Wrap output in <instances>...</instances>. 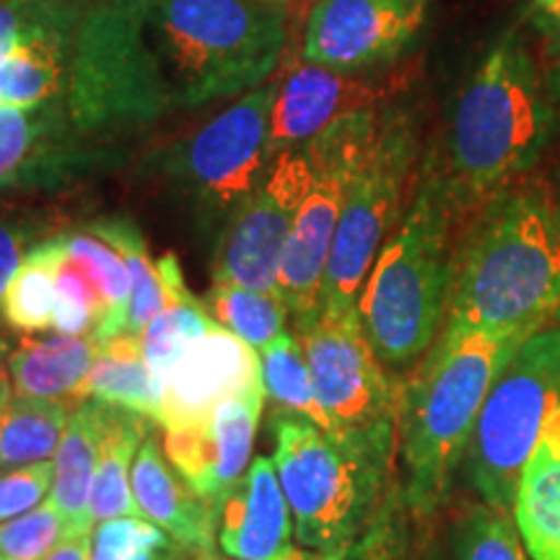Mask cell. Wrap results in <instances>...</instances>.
I'll return each mask as SVG.
<instances>
[{
    "mask_svg": "<svg viewBox=\"0 0 560 560\" xmlns=\"http://www.w3.org/2000/svg\"><path fill=\"white\" fill-rule=\"evenodd\" d=\"M560 317V221L542 177L516 179L462 226L446 322L527 340Z\"/></svg>",
    "mask_w": 560,
    "mask_h": 560,
    "instance_id": "obj_1",
    "label": "cell"
},
{
    "mask_svg": "<svg viewBox=\"0 0 560 560\" xmlns=\"http://www.w3.org/2000/svg\"><path fill=\"white\" fill-rule=\"evenodd\" d=\"M558 122L548 81L524 39L506 32L454 94L439 149L423 161L470 219L490 195L527 177Z\"/></svg>",
    "mask_w": 560,
    "mask_h": 560,
    "instance_id": "obj_2",
    "label": "cell"
},
{
    "mask_svg": "<svg viewBox=\"0 0 560 560\" xmlns=\"http://www.w3.org/2000/svg\"><path fill=\"white\" fill-rule=\"evenodd\" d=\"M520 342L446 322L423 361L402 380L397 478L405 503L420 520L431 522L450 501L482 402Z\"/></svg>",
    "mask_w": 560,
    "mask_h": 560,
    "instance_id": "obj_3",
    "label": "cell"
},
{
    "mask_svg": "<svg viewBox=\"0 0 560 560\" xmlns=\"http://www.w3.org/2000/svg\"><path fill=\"white\" fill-rule=\"evenodd\" d=\"M462 210L429 164L389 234L359 299L363 332L395 376H408L444 330L450 314Z\"/></svg>",
    "mask_w": 560,
    "mask_h": 560,
    "instance_id": "obj_4",
    "label": "cell"
},
{
    "mask_svg": "<svg viewBox=\"0 0 560 560\" xmlns=\"http://www.w3.org/2000/svg\"><path fill=\"white\" fill-rule=\"evenodd\" d=\"M138 21L172 112L268 83L289 39L285 5L265 0H143Z\"/></svg>",
    "mask_w": 560,
    "mask_h": 560,
    "instance_id": "obj_5",
    "label": "cell"
},
{
    "mask_svg": "<svg viewBox=\"0 0 560 560\" xmlns=\"http://www.w3.org/2000/svg\"><path fill=\"white\" fill-rule=\"evenodd\" d=\"M270 431L272 462L299 545L322 560H348L400 486L397 467L285 410L272 412Z\"/></svg>",
    "mask_w": 560,
    "mask_h": 560,
    "instance_id": "obj_6",
    "label": "cell"
},
{
    "mask_svg": "<svg viewBox=\"0 0 560 560\" xmlns=\"http://www.w3.org/2000/svg\"><path fill=\"white\" fill-rule=\"evenodd\" d=\"M420 130L423 122L412 104L392 100L380 109L376 132L342 202L319 314L359 312L363 283L416 192L423 164Z\"/></svg>",
    "mask_w": 560,
    "mask_h": 560,
    "instance_id": "obj_7",
    "label": "cell"
},
{
    "mask_svg": "<svg viewBox=\"0 0 560 560\" xmlns=\"http://www.w3.org/2000/svg\"><path fill=\"white\" fill-rule=\"evenodd\" d=\"M70 130L86 143L138 132L170 115L136 5H81L60 100Z\"/></svg>",
    "mask_w": 560,
    "mask_h": 560,
    "instance_id": "obj_8",
    "label": "cell"
},
{
    "mask_svg": "<svg viewBox=\"0 0 560 560\" xmlns=\"http://www.w3.org/2000/svg\"><path fill=\"white\" fill-rule=\"evenodd\" d=\"M556 408L560 327H545L516 346L482 402L459 470L478 501L514 516L524 465Z\"/></svg>",
    "mask_w": 560,
    "mask_h": 560,
    "instance_id": "obj_9",
    "label": "cell"
},
{
    "mask_svg": "<svg viewBox=\"0 0 560 560\" xmlns=\"http://www.w3.org/2000/svg\"><path fill=\"white\" fill-rule=\"evenodd\" d=\"M310 363L327 433L382 465L397 467L402 376L374 353L361 314H319L296 332Z\"/></svg>",
    "mask_w": 560,
    "mask_h": 560,
    "instance_id": "obj_10",
    "label": "cell"
},
{
    "mask_svg": "<svg viewBox=\"0 0 560 560\" xmlns=\"http://www.w3.org/2000/svg\"><path fill=\"white\" fill-rule=\"evenodd\" d=\"M278 83L268 81L240 96L221 115L195 128L159 159L182 198L200 219L223 221L249 198L272 166L270 115Z\"/></svg>",
    "mask_w": 560,
    "mask_h": 560,
    "instance_id": "obj_11",
    "label": "cell"
},
{
    "mask_svg": "<svg viewBox=\"0 0 560 560\" xmlns=\"http://www.w3.org/2000/svg\"><path fill=\"white\" fill-rule=\"evenodd\" d=\"M380 109H361L342 117L306 143L314 179L296 210L278 276V293L291 312L293 332L304 330L319 317L322 283L330 262L342 202L374 138Z\"/></svg>",
    "mask_w": 560,
    "mask_h": 560,
    "instance_id": "obj_12",
    "label": "cell"
},
{
    "mask_svg": "<svg viewBox=\"0 0 560 560\" xmlns=\"http://www.w3.org/2000/svg\"><path fill=\"white\" fill-rule=\"evenodd\" d=\"M312 179L314 166L306 145L276 156L262 185L223 221L210 262L213 283L278 293L285 242Z\"/></svg>",
    "mask_w": 560,
    "mask_h": 560,
    "instance_id": "obj_13",
    "label": "cell"
},
{
    "mask_svg": "<svg viewBox=\"0 0 560 560\" xmlns=\"http://www.w3.org/2000/svg\"><path fill=\"white\" fill-rule=\"evenodd\" d=\"M431 0H314L301 60L346 73L395 66L423 32Z\"/></svg>",
    "mask_w": 560,
    "mask_h": 560,
    "instance_id": "obj_14",
    "label": "cell"
},
{
    "mask_svg": "<svg viewBox=\"0 0 560 560\" xmlns=\"http://www.w3.org/2000/svg\"><path fill=\"white\" fill-rule=\"evenodd\" d=\"M265 397L262 382H257L229 395L206 418L164 429L166 459L215 514L247 470Z\"/></svg>",
    "mask_w": 560,
    "mask_h": 560,
    "instance_id": "obj_15",
    "label": "cell"
},
{
    "mask_svg": "<svg viewBox=\"0 0 560 560\" xmlns=\"http://www.w3.org/2000/svg\"><path fill=\"white\" fill-rule=\"evenodd\" d=\"M382 73V70H380ZM346 73L314 62H299L278 83L270 115L272 159L283 151L304 149L330 125L361 109H376L397 100L408 86L402 75Z\"/></svg>",
    "mask_w": 560,
    "mask_h": 560,
    "instance_id": "obj_16",
    "label": "cell"
},
{
    "mask_svg": "<svg viewBox=\"0 0 560 560\" xmlns=\"http://www.w3.org/2000/svg\"><path fill=\"white\" fill-rule=\"evenodd\" d=\"M109 161H117V153L75 136L60 104L0 107V192L55 187Z\"/></svg>",
    "mask_w": 560,
    "mask_h": 560,
    "instance_id": "obj_17",
    "label": "cell"
},
{
    "mask_svg": "<svg viewBox=\"0 0 560 560\" xmlns=\"http://www.w3.org/2000/svg\"><path fill=\"white\" fill-rule=\"evenodd\" d=\"M262 382L260 353L242 338L215 325L182 355L164 380L161 429L206 418L234 392Z\"/></svg>",
    "mask_w": 560,
    "mask_h": 560,
    "instance_id": "obj_18",
    "label": "cell"
},
{
    "mask_svg": "<svg viewBox=\"0 0 560 560\" xmlns=\"http://www.w3.org/2000/svg\"><path fill=\"white\" fill-rule=\"evenodd\" d=\"M293 516L276 462L255 457L219 506V542L236 560H310L293 542Z\"/></svg>",
    "mask_w": 560,
    "mask_h": 560,
    "instance_id": "obj_19",
    "label": "cell"
},
{
    "mask_svg": "<svg viewBox=\"0 0 560 560\" xmlns=\"http://www.w3.org/2000/svg\"><path fill=\"white\" fill-rule=\"evenodd\" d=\"M132 495L138 511L170 532L174 540L192 552L215 548L219 540V514L202 495L174 470L164 446L156 436H145L132 462Z\"/></svg>",
    "mask_w": 560,
    "mask_h": 560,
    "instance_id": "obj_20",
    "label": "cell"
},
{
    "mask_svg": "<svg viewBox=\"0 0 560 560\" xmlns=\"http://www.w3.org/2000/svg\"><path fill=\"white\" fill-rule=\"evenodd\" d=\"M79 16L81 3L75 0L62 16L30 34L16 52L0 62V107L39 109L60 104Z\"/></svg>",
    "mask_w": 560,
    "mask_h": 560,
    "instance_id": "obj_21",
    "label": "cell"
},
{
    "mask_svg": "<svg viewBox=\"0 0 560 560\" xmlns=\"http://www.w3.org/2000/svg\"><path fill=\"white\" fill-rule=\"evenodd\" d=\"M89 229L120 252L125 265H128L130 301L128 310H125L120 335H136V338H140L145 327H149V322L170 301L192 293L187 289L177 257L164 255L159 262H153L149 255V244H145L140 229L130 219L109 215V219L91 221Z\"/></svg>",
    "mask_w": 560,
    "mask_h": 560,
    "instance_id": "obj_22",
    "label": "cell"
},
{
    "mask_svg": "<svg viewBox=\"0 0 560 560\" xmlns=\"http://www.w3.org/2000/svg\"><path fill=\"white\" fill-rule=\"evenodd\" d=\"M100 350L102 342L96 338L24 335L5 359L13 395L39 397V400H68V397L79 400V392Z\"/></svg>",
    "mask_w": 560,
    "mask_h": 560,
    "instance_id": "obj_23",
    "label": "cell"
},
{
    "mask_svg": "<svg viewBox=\"0 0 560 560\" xmlns=\"http://www.w3.org/2000/svg\"><path fill=\"white\" fill-rule=\"evenodd\" d=\"M514 522L532 560H560V408L524 465Z\"/></svg>",
    "mask_w": 560,
    "mask_h": 560,
    "instance_id": "obj_24",
    "label": "cell"
},
{
    "mask_svg": "<svg viewBox=\"0 0 560 560\" xmlns=\"http://www.w3.org/2000/svg\"><path fill=\"white\" fill-rule=\"evenodd\" d=\"M91 402L100 425V465L91 493V520L96 524L117 516H143L132 495L130 475L136 454L149 436V418L102 400Z\"/></svg>",
    "mask_w": 560,
    "mask_h": 560,
    "instance_id": "obj_25",
    "label": "cell"
},
{
    "mask_svg": "<svg viewBox=\"0 0 560 560\" xmlns=\"http://www.w3.org/2000/svg\"><path fill=\"white\" fill-rule=\"evenodd\" d=\"M96 465H100V425L94 402L75 405L70 412L66 436L55 454L52 503L66 522V537L94 532L91 493H94Z\"/></svg>",
    "mask_w": 560,
    "mask_h": 560,
    "instance_id": "obj_26",
    "label": "cell"
},
{
    "mask_svg": "<svg viewBox=\"0 0 560 560\" xmlns=\"http://www.w3.org/2000/svg\"><path fill=\"white\" fill-rule=\"evenodd\" d=\"M161 395L164 384L145 361L140 338L115 335L104 340L94 366L79 392V400H102L117 408H128L140 416L161 418Z\"/></svg>",
    "mask_w": 560,
    "mask_h": 560,
    "instance_id": "obj_27",
    "label": "cell"
},
{
    "mask_svg": "<svg viewBox=\"0 0 560 560\" xmlns=\"http://www.w3.org/2000/svg\"><path fill=\"white\" fill-rule=\"evenodd\" d=\"M70 412L68 400L11 395L0 408V470L37 465L58 454Z\"/></svg>",
    "mask_w": 560,
    "mask_h": 560,
    "instance_id": "obj_28",
    "label": "cell"
},
{
    "mask_svg": "<svg viewBox=\"0 0 560 560\" xmlns=\"http://www.w3.org/2000/svg\"><path fill=\"white\" fill-rule=\"evenodd\" d=\"M66 242L62 234L32 244L16 276L0 299V314L9 330L19 335H37L52 327L55 312V280Z\"/></svg>",
    "mask_w": 560,
    "mask_h": 560,
    "instance_id": "obj_29",
    "label": "cell"
},
{
    "mask_svg": "<svg viewBox=\"0 0 560 560\" xmlns=\"http://www.w3.org/2000/svg\"><path fill=\"white\" fill-rule=\"evenodd\" d=\"M206 310L215 325L242 338L247 346L262 350L289 332L291 312L276 291H255L236 283H210Z\"/></svg>",
    "mask_w": 560,
    "mask_h": 560,
    "instance_id": "obj_30",
    "label": "cell"
},
{
    "mask_svg": "<svg viewBox=\"0 0 560 560\" xmlns=\"http://www.w3.org/2000/svg\"><path fill=\"white\" fill-rule=\"evenodd\" d=\"M439 560H532L511 514L482 501L465 503L452 516Z\"/></svg>",
    "mask_w": 560,
    "mask_h": 560,
    "instance_id": "obj_31",
    "label": "cell"
},
{
    "mask_svg": "<svg viewBox=\"0 0 560 560\" xmlns=\"http://www.w3.org/2000/svg\"><path fill=\"white\" fill-rule=\"evenodd\" d=\"M257 353H260L265 395L276 402V410L310 418L322 431H327L325 410L319 408L310 363H306L304 348H301L296 335H280L278 340H272Z\"/></svg>",
    "mask_w": 560,
    "mask_h": 560,
    "instance_id": "obj_32",
    "label": "cell"
},
{
    "mask_svg": "<svg viewBox=\"0 0 560 560\" xmlns=\"http://www.w3.org/2000/svg\"><path fill=\"white\" fill-rule=\"evenodd\" d=\"M66 240V252L79 268L91 278L96 291L102 293L104 304H107V319H104L96 340L104 342L122 330L125 310L130 301V272L128 265L120 257L112 244H107L102 236H96L89 226L73 229L62 234Z\"/></svg>",
    "mask_w": 560,
    "mask_h": 560,
    "instance_id": "obj_33",
    "label": "cell"
},
{
    "mask_svg": "<svg viewBox=\"0 0 560 560\" xmlns=\"http://www.w3.org/2000/svg\"><path fill=\"white\" fill-rule=\"evenodd\" d=\"M215 322L210 317L206 304L195 299L192 293L170 301L156 317L149 322L143 335H140V348H143L145 361L153 374L164 384L170 371L177 366L182 355L190 350L195 342L213 330Z\"/></svg>",
    "mask_w": 560,
    "mask_h": 560,
    "instance_id": "obj_34",
    "label": "cell"
},
{
    "mask_svg": "<svg viewBox=\"0 0 560 560\" xmlns=\"http://www.w3.org/2000/svg\"><path fill=\"white\" fill-rule=\"evenodd\" d=\"M348 560H439V552L425 532V520L412 514L397 486Z\"/></svg>",
    "mask_w": 560,
    "mask_h": 560,
    "instance_id": "obj_35",
    "label": "cell"
},
{
    "mask_svg": "<svg viewBox=\"0 0 560 560\" xmlns=\"http://www.w3.org/2000/svg\"><path fill=\"white\" fill-rule=\"evenodd\" d=\"M187 552L145 516H117L91 532V560H187Z\"/></svg>",
    "mask_w": 560,
    "mask_h": 560,
    "instance_id": "obj_36",
    "label": "cell"
},
{
    "mask_svg": "<svg viewBox=\"0 0 560 560\" xmlns=\"http://www.w3.org/2000/svg\"><path fill=\"white\" fill-rule=\"evenodd\" d=\"M104 319H107V304H104L102 293L66 252L58 268V280H55L50 330L55 335H73V338H96Z\"/></svg>",
    "mask_w": 560,
    "mask_h": 560,
    "instance_id": "obj_37",
    "label": "cell"
},
{
    "mask_svg": "<svg viewBox=\"0 0 560 560\" xmlns=\"http://www.w3.org/2000/svg\"><path fill=\"white\" fill-rule=\"evenodd\" d=\"M66 537V522L52 501L30 514L0 522V560H42Z\"/></svg>",
    "mask_w": 560,
    "mask_h": 560,
    "instance_id": "obj_38",
    "label": "cell"
},
{
    "mask_svg": "<svg viewBox=\"0 0 560 560\" xmlns=\"http://www.w3.org/2000/svg\"><path fill=\"white\" fill-rule=\"evenodd\" d=\"M52 480L55 465L50 459L5 470L0 475V522H11L42 506Z\"/></svg>",
    "mask_w": 560,
    "mask_h": 560,
    "instance_id": "obj_39",
    "label": "cell"
},
{
    "mask_svg": "<svg viewBox=\"0 0 560 560\" xmlns=\"http://www.w3.org/2000/svg\"><path fill=\"white\" fill-rule=\"evenodd\" d=\"M30 249L32 247H26V229L0 213V299H3L11 278L19 272Z\"/></svg>",
    "mask_w": 560,
    "mask_h": 560,
    "instance_id": "obj_40",
    "label": "cell"
},
{
    "mask_svg": "<svg viewBox=\"0 0 560 560\" xmlns=\"http://www.w3.org/2000/svg\"><path fill=\"white\" fill-rule=\"evenodd\" d=\"M535 26L545 34L550 55L560 58V0H535Z\"/></svg>",
    "mask_w": 560,
    "mask_h": 560,
    "instance_id": "obj_41",
    "label": "cell"
},
{
    "mask_svg": "<svg viewBox=\"0 0 560 560\" xmlns=\"http://www.w3.org/2000/svg\"><path fill=\"white\" fill-rule=\"evenodd\" d=\"M42 560H91V532L89 535L62 537L58 548Z\"/></svg>",
    "mask_w": 560,
    "mask_h": 560,
    "instance_id": "obj_42",
    "label": "cell"
},
{
    "mask_svg": "<svg viewBox=\"0 0 560 560\" xmlns=\"http://www.w3.org/2000/svg\"><path fill=\"white\" fill-rule=\"evenodd\" d=\"M545 81H548L552 102H556L558 109H560V58L552 60V66L545 70Z\"/></svg>",
    "mask_w": 560,
    "mask_h": 560,
    "instance_id": "obj_43",
    "label": "cell"
},
{
    "mask_svg": "<svg viewBox=\"0 0 560 560\" xmlns=\"http://www.w3.org/2000/svg\"><path fill=\"white\" fill-rule=\"evenodd\" d=\"M13 389H11V380H9V369H5V361H0V408L11 400Z\"/></svg>",
    "mask_w": 560,
    "mask_h": 560,
    "instance_id": "obj_44",
    "label": "cell"
},
{
    "mask_svg": "<svg viewBox=\"0 0 560 560\" xmlns=\"http://www.w3.org/2000/svg\"><path fill=\"white\" fill-rule=\"evenodd\" d=\"M81 5H136L143 0H79Z\"/></svg>",
    "mask_w": 560,
    "mask_h": 560,
    "instance_id": "obj_45",
    "label": "cell"
},
{
    "mask_svg": "<svg viewBox=\"0 0 560 560\" xmlns=\"http://www.w3.org/2000/svg\"><path fill=\"white\" fill-rule=\"evenodd\" d=\"M3 314H0V361H5L9 359V353H11V348H9V340L3 338Z\"/></svg>",
    "mask_w": 560,
    "mask_h": 560,
    "instance_id": "obj_46",
    "label": "cell"
},
{
    "mask_svg": "<svg viewBox=\"0 0 560 560\" xmlns=\"http://www.w3.org/2000/svg\"><path fill=\"white\" fill-rule=\"evenodd\" d=\"M195 560H226V558L215 556L213 550H206V552H195Z\"/></svg>",
    "mask_w": 560,
    "mask_h": 560,
    "instance_id": "obj_47",
    "label": "cell"
},
{
    "mask_svg": "<svg viewBox=\"0 0 560 560\" xmlns=\"http://www.w3.org/2000/svg\"><path fill=\"white\" fill-rule=\"evenodd\" d=\"M556 210H558V221H560V179H558V187H556Z\"/></svg>",
    "mask_w": 560,
    "mask_h": 560,
    "instance_id": "obj_48",
    "label": "cell"
},
{
    "mask_svg": "<svg viewBox=\"0 0 560 560\" xmlns=\"http://www.w3.org/2000/svg\"><path fill=\"white\" fill-rule=\"evenodd\" d=\"M265 3H276V5H291V3H296V0H265Z\"/></svg>",
    "mask_w": 560,
    "mask_h": 560,
    "instance_id": "obj_49",
    "label": "cell"
},
{
    "mask_svg": "<svg viewBox=\"0 0 560 560\" xmlns=\"http://www.w3.org/2000/svg\"><path fill=\"white\" fill-rule=\"evenodd\" d=\"M310 560H322V558H317V556H312V558H310Z\"/></svg>",
    "mask_w": 560,
    "mask_h": 560,
    "instance_id": "obj_50",
    "label": "cell"
}]
</instances>
